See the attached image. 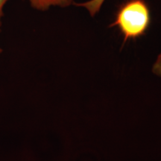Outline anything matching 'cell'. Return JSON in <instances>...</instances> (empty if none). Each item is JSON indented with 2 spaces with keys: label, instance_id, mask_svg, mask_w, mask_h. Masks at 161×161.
<instances>
[{
  "label": "cell",
  "instance_id": "cell-1",
  "mask_svg": "<svg viewBox=\"0 0 161 161\" xmlns=\"http://www.w3.org/2000/svg\"><path fill=\"white\" fill-rule=\"evenodd\" d=\"M150 23L149 10L142 0H130L121 8L116 21L110 26H117L124 36V43L143 35Z\"/></svg>",
  "mask_w": 161,
  "mask_h": 161
},
{
  "label": "cell",
  "instance_id": "cell-2",
  "mask_svg": "<svg viewBox=\"0 0 161 161\" xmlns=\"http://www.w3.org/2000/svg\"><path fill=\"white\" fill-rule=\"evenodd\" d=\"M31 7L39 11H46L52 6L68 7L71 5L73 0H29Z\"/></svg>",
  "mask_w": 161,
  "mask_h": 161
},
{
  "label": "cell",
  "instance_id": "cell-5",
  "mask_svg": "<svg viewBox=\"0 0 161 161\" xmlns=\"http://www.w3.org/2000/svg\"><path fill=\"white\" fill-rule=\"evenodd\" d=\"M8 1L9 0H0V17H2V16H3L4 6Z\"/></svg>",
  "mask_w": 161,
  "mask_h": 161
},
{
  "label": "cell",
  "instance_id": "cell-4",
  "mask_svg": "<svg viewBox=\"0 0 161 161\" xmlns=\"http://www.w3.org/2000/svg\"><path fill=\"white\" fill-rule=\"evenodd\" d=\"M153 72L156 75L161 76V54L158 56L155 64L153 66Z\"/></svg>",
  "mask_w": 161,
  "mask_h": 161
},
{
  "label": "cell",
  "instance_id": "cell-6",
  "mask_svg": "<svg viewBox=\"0 0 161 161\" xmlns=\"http://www.w3.org/2000/svg\"><path fill=\"white\" fill-rule=\"evenodd\" d=\"M1 18L2 17H0V27H1V24H2V23H1ZM1 53H2V49H1V47H0V55H1Z\"/></svg>",
  "mask_w": 161,
  "mask_h": 161
},
{
  "label": "cell",
  "instance_id": "cell-3",
  "mask_svg": "<svg viewBox=\"0 0 161 161\" xmlns=\"http://www.w3.org/2000/svg\"><path fill=\"white\" fill-rule=\"evenodd\" d=\"M104 1L105 0H90V1L86 2V3L76 4V5L85 8L90 12V15L94 16L99 11L101 7L103 5Z\"/></svg>",
  "mask_w": 161,
  "mask_h": 161
}]
</instances>
